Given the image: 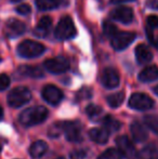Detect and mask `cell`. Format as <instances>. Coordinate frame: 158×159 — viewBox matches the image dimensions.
<instances>
[{
    "mask_svg": "<svg viewBox=\"0 0 158 159\" xmlns=\"http://www.w3.org/2000/svg\"><path fill=\"white\" fill-rule=\"evenodd\" d=\"M139 79L142 82H151L158 79V67L155 65L147 66L139 74Z\"/></svg>",
    "mask_w": 158,
    "mask_h": 159,
    "instance_id": "cell-17",
    "label": "cell"
},
{
    "mask_svg": "<svg viewBox=\"0 0 158 159\" xmlns=\"http://www.w3.org/2000/svg\"><path fill=\"white\" fill-rule=\"evenodd\" d=\"M124 100V92H117L114 93V94H111L107 96V103L111 107L113 108H116V107H119L120 105L122 104Z\"/></svg>",
    "mask_w": 158,
    "mask_h": 159,
    "instance_id": "cell-25",
    "label": "cell"
},
{
    "mask_svg": "<svg viewBox=\"0 0 158 159\" xmlns=\"http://www.w3.org/2000/svg\"><path fill=\"white\" fill-rule=\"evenodd\" d=\"M103 32H104V35L108 38H112L113 36L115 35L118 30H117L116 26L114 25L113 23H111L110 21H106L103 25Z\"/></svg>",
    "mask_w": 158,
    "mask_h": 159,
    "instance_id": "cell-29",
    "label": "cell"
},
{
    "mask_svg": "<svg viewBox=\"0 0 158 159\" xmlns=\"http://www.w3.org/2000/svg\"><path fill=\"white\" fill-rule=\"evenodd\" d=\"M76 27L70 16H65L59 22L55 28L54 35L59 40H68L76 36Z\"/></svg>",
    "mask_w": 158,
    "mask_h": 159,
    "instance_id": "cell-3",
    "label": "cell"
},
{
    "mask_svg": "<svg viewBox=\"0 0 158 159\" xmlns=\"http://www.w3.org/2000/svg\"><path fill=\"white\" fill-rule=\"evenodd\" d=\"M19 71L24 76H27V77H32V78H41L43 77V71L39 68V67H35V66H24L20 67Z\"/></svg>",
    "mask_w": 158,
    "mask_h": 159,
    "instance_id": "cell-22",
    "label": "cell"
},
{
    "mask_svg": "<svg viewBox=\"0 0 158 159\" xmlns=\"http://www.w3.org/2000/svg\"><path fill=\"white\" fill-rule=\"evenodd\" d=\"M9 86H10V78L6 74H1L0 75V91L6 90Z\"/></svg>",
    "mask_w": 158,
    "mask_h": 159,
    "instance_id": "cell-31",
    "label": "cell"
},
{
    "mask_svg": "<svg viewBox=\"0 0 158 159\" xmlns=\"http://www.w3.org/2000/svg\"><path fill=\"white\" fill-rule=\"evenodd\" d=\"M129 106L135 111H147L154 106V101L144 93H134L129 100Z\"/></svg>",
    "mask_w": 158,
    "mask_h": 159,
    "instance_id": "cell-6",
    "label": "cell"
},
{
    "mask_svg": "<svg viewBox=\"0 0 158 159\" xmlns=\"http://www.w3.org/2000/svg\"><path fill=\"white\" fill-rule=\"evenodd\" d=\"M144 121L147 128H150L152 131H154L155 133H158V119L155 116H145L144 118Z\"/></svg>",
    "mask_w": 158,
    "mask_h": 159,
    "instance_id": "cell-27",
    "label": "cell"
},
{
    "mask_svg": "<svg viewBox=\"0 0 158 159\" xmlns=\"http://www.w3.org/2000/svg\"><path fill=\"white\" fill-rule=\"evenodd\" d=\"M11 1H13V2H16V1H21V0H11Z\"/></svg>",
    "mask_w": 158,
    "mask_h": 159,
    "instance_id": "cell-39",
    "label": "cell"
},
{
    "mask_svg": "<svg viewBox=\"0 0 158 159\" xmlns=\"http://www.w3.org/2000/svg\"><path fill=\"white\" fill-rule=\"evenodd\" d=\"M111 17L120 23L129 24L133 20V11L128 7H119L111 12Z\"/></svg>",
    "mask_w": 158,
    "mask_h": 159,
    "instance_id": "cell-13",
    "label": "cell"
},
{
    "mask_svg": "<svg viewBox=\"0 0 158 159\" xmlns=\"http://www.w3.org/2000/svg\"><path fill=\"white\" fill-rule=\"evenodd\" d=\"M48 109L44 106L30 107V108L22 111L19 119L22 125L26 127H30L43 122L48 117Z\"/></svg>",
    "mask_w": 158,
    "mask_h": 159,
    "instance_id": "cell-1",
    "label": "cell"
},
{
    "mask_svg": "<svg viewBox=\"0 0 158 159\" xmlns=\"http://www.w3.org/2000/svg\"><path fill=\"white\" fill-rule=\"evenodd\" d=\"M63 132V127H62V121H59V122H55L53 124L52 126L49 128V136L50 138H57L60 136V134Z\"/></svg>",
    "mask_w": 158,
    "mask_h": 159,
    "instance_id": "cell-28",
    "label": "cell"
},
{
    "mask_svg": "<svg viewBox=\"0 0 158 159\" xmlns=\"http://www.w3.org/2000/svg\"><path fill=\"white\" fill-rule=\"evenodd\" d=\"M102 84L107 89H114L119 84V75L114 68H105L102 74Z\"/></svg>",
    "mask_w": 158,
    "mask_h": 159,
    "instance_id": "cell-12",
    "label": "cell"
},
{
    "mask_svg": "<svg viewBox=\"0 0 158 159\" xmlns=\"http://www.w3.org/2000/svg\"><path fill=\"white\" fill-rule=\"evenodd\" d=\"M62 3V0H36V6L39 10L48 11L60 7Z\"/></svg>",
    "mask_w": 158,
    "mask_h": 159,
    "instance_id": "cell-23",
    "label": "cell"
},
{
    "mask_svg": "<svg viewBox=\"0 0 158 159\" xmlns=\"http://www.w3.org/2000/svg\"><path fill=\"white\" fill-rule=\"evenodd\" d=\"M97 159H122V154L119 152V149L108 148L103 152Z\"/></svg>",
    "mask_w": 158,
    "mask_h": 159,
    "instance_id": "cell-26",
    "label": "cell"
},
{
    "mask_svg": "<svg viewBox=\"0 0 158 159\" xmlns=\"http://www.w3.org/2000/svg\"><path fill=\"white\" fill-rule=\"evenodd\" d=\"M87 115L91 118V120L93 121H100L102 118L104 117L103 116V109H102L101 106L95 104H90L88 107L86 108Z\"/></svg>",
    "mask_w": 158,
    "mask_h": 159,
    "instance_id": "cell-21",
    "label": "cell"
},
{
    "mask_svg": "<svg viewBox=\"0 0 158 159\" xmlns=\"http://www.w3.org/2000/svg\"><path fill=\"white\" fill-rule=\"evenodd\" d=\"M1 149H2V145H1V143H0V152H1Z\"/></svg>",
    "mask_w": 158,
    "mask_h": 159,
    "instance_id": "cell-40",
    "label": "cell"
},
{
    "mask_svg": "<svg viewBox=\"0 0 158 159\" xmlns=\"http://www.w3.org/2000/svg\"><path fill=\"white\" fill-rule=\"evenodd\" d=\"M130 131H131V134H132L133 139H134L137 142H145L148 138V134H147V131H146L145 127H143L138 121H134L131 124Z\"/></svg>",
    "mask_w": 158,
    "mask_h": 159,
    "instance_id": "cell-15",
    "label": "cell"
},
{
    "mask_svg": "<svg viewBox=\"0 0 158 159\" xmlns=\"http://www.w3.org/2000/svg\"><path fill=\"white\" fill-rule=\"evenodd\" d=\"M103 125L104 128L107 130L108 132H115V131H118L121 127V124L116 120L115 118H113L111 115L107 116H104L103 117Z\"/></svg>",
    "mask_w": 158,
    "mask_h": 159,
    "instance_id": "cell-24",
    "label": "cell"
},
{
    "mask_svg": "<svg viewBox=\"0 0 158 159\" xmlns=\"http://www.w3.org/2000/svg\"><path fill=\"white\" fill-rule=\"evenodd\" d=\"M16 11H17V13H20V14H22V15H27L28 13L30 12V7L28 6V4L23 3L17 7Z\"/></svg>",
    "mask_w": 158,
    "mask_h": 159,
    "instance_id": "cell-33",
    "label": "cell"
},
{
    "mask_svg": "<svg viewBox=\"0 0 158 159\" xmlns=\"http://www.w3.org/2000/svg\"><path fill=\"white\" fill-rule=\"evenodd\" d=\"M152 43L154 44V46L156 47V48L158 49V38H157V39H154V40H153V42H152Z\"/></svg>",
    "mask_w": 158,
    "mask_h": 159,
    "instance_id": "cell-36",
    "label": "cell"
},
{
    "mask_svg": "<svg viewBox=\"0 0 158 159\" xmlns=\"http://www.w3.org/2000/svg\"><path fill=\"white\" fill-rule=\"evenodd\" d=\"M134 1V0H112V3H122V2Z\"/></svg>",
    "mask_w": 158,
    "mask_h": 159,
    "instance_id": "cell-35",
    "label": "cell"
},
{
    "mask_svg": "<svg viewBox=\"0 0 158 159\" xmlns=\"http://www.w3.org/2000/svg\"><path fill=\"white\" fill-rule=\"evenodd\" d=\"M48 151V144L44 141H36L29 148V154L33 158H41Z\"/></svg>",
    "mask_w": 158,
    "mask_h": 159,
    "instance_id": "cell-18",
    "label": "cell"
},
{
    "mask_svg": "<svg viewBox=\"0 0 158 159\" xmlns=\"http://www.w3.org/2000/svg\"><path fill=\"white\" fill-rule=\"evenodd\" d=\"M2 117H3V109H2V107L0 106V120L2 119Z\"/></svg>",
    "mask_w": 158,
    "mask_h": 159,
    "instance_id": "cell-37",
    "label": "cell"
},
{
    "mask_svg": "<svg viewBox=\"0 0 158 159\" xmlns=\"http://www.w3.org/2000/svg\"><path fill=\"white\" fill-rule=\"evenodd\" d=\"M135 33H130V32H117L111 38V43L112 47L117 51H121L124 49H126L129 44H131V42H133V40L135 39Z\"/></svg>",
    "mask_w": 158,
    "mask_h": 159,
    "instance_id": "cell-5",
    "label": "cell"
},
{
    "mask_svg": "<svg viewBox=\"0 0 158 159\" xmlns=\"http://www.w3.org/2000/svg\"><path fill=\"white\" fill-rule=\"evenodd\" d=\"M42 98L51 105H56L63 98V92L57 87L48 84L42 90Z\"/></svg>",
    "mask_w": 158,
    "mask_h": 159,
    "instance_id": "cell-11",
    "label": "cell"
},
{
    "mask_svg": "<svg viewBox=\"0 0 158 159\" xmlns=\"http://www.w3.org/2000/svg\"><path fill=\"white\" fill-rule=\"evenodd\" d=\"M26 30L25 24L22 21L16 19H10L7 21L4 33L8 38H16L19 36L23 35Z\"/></svg>",
    "mask_w": 158,
    "mask_h": 159,
    "instance_id": "cell-10",
    "label": "cell"
},
{
    "mask_svg": "<svg viewBox=\"0 0 158 159\" xmlns=\"http://www.w3.org/2000/svg\"><path fill=\"white\" fill-rule=\"evenodd\" d=\"M89 136L97 144H105L108 141V131L105 128H93L89 131Z\"/></svg>",
    "mask_w": 158,
    "mask_h": 159,
    "instance_id": "cell-16",
    "label": "cell"
},
{
    "mask_svg": "<svg viewBox=\"0 0 158 159\" xmlns=\"http://www.w3.org/2000/svg\"><path fill=\"white\" fill-rule=\"evenodd\" d=\"M63 132L65 136L70 142H79L82 140L81 126L78 121H62Z\"/></svg>",
    "mask_w": 158,
    "mask_h": 159,
    "instance_id": "cell-8",
    "label": "cell"
},
{
    "mask_svg": "<svg viewBox=\"0 0 158 159\" xmlns=\"http://www.w3.org/2000/svg\"><path fill=\"white\" fill-rule=\"evenodd\" d=\"M44 68L52 74L65 73L70 68V62L64 57H56L53 59H49L44 62Z\"/></svg>",
    "mask_w": 158,
    "mask_h": 159,
    "instance_id": "cell-7",
    "label": "cell"
},
{
    "mask_svg": "<svg viewBox=\"0 0 158 159\" xmlns=\"http://www.w3.org/2000/svg\"><path fill=\"white\" fill-rule=\"evenodd\" d=\"M154 91H155V93H156V94L158 95V86L156 87V88L154 89Z\"/></svg>",
    "mask_w": 158,
    "mask_h": 159,
    "instance_id": "cell-38",
    "label": "cell"
},
{
    "mask_svg": "<svg viewBox=\"0 0 158 159\" xmlns=\"http://www.w3.org/2000/svg\"><path fill=\"white\" fill-rule=\"evenodd\" d=\"M32 98V93L25 87H17L11 90L8 95V103L12 107H21L27 104Z\"/></svg>",
    "mask_w": 158,
    "mask_h": 159,
    "instance_id": "cell-4",
    "label": "cell"
},
{
    "mask_svg": "<svg viewBox=\"0 0 158 159\" xmlns=\"http://www.w3.org/2000/svg\"><path fill=\"white\" fill-rule=\"evenodd\" d=\"M147 25L150 28H158V16L157 15H150L147 17Z\"/></svg>",
    "mask_w": 158,
    "mask_h": 159,
    "instance_id": "cell-32",
    "label": "cell"
},
{
    "mask_svg": "<svg viewBox=\"0 0 158 159\" xmlns=\"http://www.w3.org/2000/svg\"><path fill=\"white\" fill-rule=\"evenodd\" d=\"M135 57H137L138 63L146 64L152 61L153 53L151 52L150 48H148L146 44L141 43L135 48Z\"/></svg>",
    "mask_w": 158,
    "mask_h": 159,
    "instance_id": "cell-14",
    "label": "cell"
},
{
    "mask_svg": "<svg viewBox=\"0 0 158 159\" xmlns=\"http://www.w3.org/2000/svg\"><path fill=\"white\" fill-rule=\"evenodd\" d=\"M92 96V90L90 88H82L77 92V98L78 100H86V98H90Z\"/></svg>",
    "mask_w": 158,
    "mask_h": 159,
    "instance_id": "cell-30",
    "label": "cell"
},
{
    "mask_svg": "<svg viewBox=\"0 0 158 159\" xmlns=\"http://www.w3.org/2000/svg\"><path fill=\"white\" fill-rule=\"evenodd\" d=\"M147 6L151 9L158 10V0H147Z\"/></svg>",
    "mask_w": 158,
    "mask_h": 159,
    "instance_id": "cell-34",
    "label": "cell"
},
{
    "mask_svg": "<svg viewBox=\"0 0 158 159\" xmlns=\"http://www.w3.org/2000/svg\"><path fill=\"white\" fill-rule=\"evenodd\" d=\"M116 143L117 146H118L119 152L122 154L124 157H126L127 159H134L137 156V151H135V147L133 145V143L129 140L128 136L126 135H121L118 136L116 139Z\"/></svg>",
    "mask_w": 158,
    "mask_h": 159,
    "instance_id": "cell-9",
    "label": "cell"
},
{
    "mask_svg": "<svg viewBox=\"0 0 158 159\" xmlns=\"http://www.w3.org/2000/svg\"><path fill=\"white\" fill-rule=\"evenodd\" d=\"M52 25V21L49 16H43L40 19L37 26L35 27L34 33L36 34L38 37H44L50 30V27Z\"/></svg>",
    "mask_w": 158,
    "mask_h": 159,
    "instance_id": "cell-19",
    "label": "cell"
},
{
    "mask_svg": "<svg viewBox=\"0 0 158 159\" xmlns=\"http://www.w3.org/2000/svg\"><path fill=\"white\" fill-rule=\"evenodd\" d=\"M138 159H158V151L154 144H150L142 148L138 154Z\"/></svg>",
    "mask_w": 158,
    "mask_h": 159,
    "instance_id": "cell-20",
    "label": "cell"
},
{
    "mask_svg": "<svg viewBox=\"0 0 158 159\" xmlns=\"http://www.w3.org/2000/svg\"><path fill=\"white\" fill-rule=\"evenodd\" d=\"M0 61H1V57H0Z\"/></svg>",
    "mask_w": 158,
    "mask_h": 159,
    "instance_id": "cell-42",
    "label": "cell"
},
{
    "mask_svg": "<svg viewBox=\"0 0 158 159\" xmlns=\"http://www.w3.org/2000/svg\"><path fill=\"white\" fill-rule=\"evenodd\" d=\"M55 159H65V158H63V157H57V158H55Z\"/></svg>",
    "mask_w": 158,
    "mask_h": 159,
    "instance_id": "cell-41",
    "label": "cell"
},
{
    "mask_svg": "<svg viewBox=\"0 0 158 159\" xmlns=\"http://www.w3.org/2000/svg\"><path fill=\"white\" fill-rule=\"evenodd\" d=\"M46 51L44 46H42L39 42L34 40H25L21 42L17 47V53L20 57H25V59H33L41 55Z\"/></svg>",
    "mask_w": 158,
    "mask_h": 159,
    "instance_id": "cell-2",
    "label": "cell"
}]
</instances>
